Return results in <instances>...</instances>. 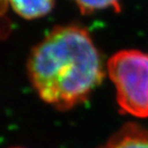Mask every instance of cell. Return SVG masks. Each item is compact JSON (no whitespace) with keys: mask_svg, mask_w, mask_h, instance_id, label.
Wrapping results in <instances>:
<instances>
[{"mask_svg":"<svg viewBox=\"0 0 148 148\" xmlns=\"http://www.w3.org/2000/svg\"><path fill=\"white\" fill-rule=\"evenodd\" d=\"M27 71L41 100L60 111L85 102L105 76L95 44L79 25L53 28L31 50Z\"/></svg>","mask_w":148,"mask_h":148,"instance_id":"obj_1","label":"cell"},{"mask_svg":"<svg viewBox=\"0 0 148 148\" xmlns=\"http://www.w3.org/2000/svg\"><path fill=\"white\" fill-rule=\"evenodd\" d=\"M107 67L120 110L140 118L148 117V53L121 50L110 58Z\"/></svg>","mask_w":148,"mask_h":148,"instance_id":"obj_2","label":"cell"},{"mask_svg":"<svg viewBox=\"0 0 148 148\" xmlns=\"http://www.w3.org/2000/svg\"><path fill=\"white\" fill-rule=\"evenodd\" d=\"M99 148H148V128L127 123Z\"/></svg>","mask_w":148,"mask_h":148,"instance_id":"obj_3","label":"cell"},{"mask_svg":"<svg viewBox=\"0 0 148 148\" xmlns=\"http://www.w3.org/2000/svg\"><path fill=\"white\" fill-rule=\"evenodd\" d=\"M14 12L25 19H36L48 14L54 0H8Z\"/></svg>","mask_w":148,"mask_h":148,"instance_id":"obj_4","label":"cell"},{"mask_svg":"<svg viewBox=\"0 0 148 148\" xmlns=\"http://www.w3.org/2000/svg\"><path fill=\"white\" fill-rule=\"evenodd\" d=\"M75 2L80 12L84 14L109 8H112L115 12L120 11L119 0H75Z\"/></svg>","mask_w":148,"mask_h":148,"instance_id":"obj_5","label":"cell"},{"mask_svg":"<svg viewBox=\"0 0 148 148\" xmlns=\"http://www.w3.org/2000/svg\"><path fill=\"white\" fill-rule=\"evenodd\" d=\"M7 6H8V0H1V16L2 19H4L5 17V13L7 10Z\"/></svg>","mask_w":148,"mask_h":148,"instance_id":"obj_6","label":"cell"},{"mask_svg":"<svg viewBox=\"0 0 148 148\" xmlns=\"http://www.w3.org/2000/svg\"><path fill=\"white\" fill-rule=\"evenodd\" d=\"M16 148H19V147H16Z\"/></svg>","mask_w":148,"mask_h":148,"instance_id":"obj_7","label":"cell"}]
</instances>
